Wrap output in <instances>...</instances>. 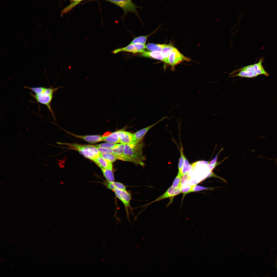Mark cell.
<instances>
[{
    "mask_svg": "<svg viewBox=\"0 0 277 277\" xmlns=\"http://www.w3.org/2000/svg\"><path fill=\"white\" fill-rule=\"evenodd\" d=\"M25 88L31 90L34 93H31L30 94L36 102L45 105L51 114L54 120H55L54 113L51 106L54 94L62 87L56 88L43 87H29Z\"/></svg>",
    "mask_w": 277,
    "mask_h": 277,
    "instance_id": "1",
    "label": "cell"
},
{
    "mask_svg": "<svg viewBox=\"0 0 277 277\" xmlns=\"http://www.w3.org/2000/svg\"><path fill=\"white\" fill-rule=\"evenodd\" d=\"M143 144L140 141L125 144L123 154L120 160L144 165L145 158L142 153Z\"/></svg>",
    "mask_w": 277,
    "mask_h": 277,
    "instance_id": "2",
    "label": "cell"
},
{
    "mask_svg": "<svg viewBox=\"0 0 277 277\" xmlns=\"http://www.w3.org/2000/svg\"><path fill=\"white\" fill-rule=\"evenodd\" d=\"M263 58H261L257 63L245 66L232 72L230 77H240L251 78L260 75L268 76L269 74L263 68L262 65Z\"/></svg>",
    "mask_w": 277,
    "mask_h": 277,
    "instance_id": "3",
    "label": "cell"
},
{
    "mask_svg": "<svg viewBox=\"0 0 277 277\" xmlns=\"http://www.w3.org/2000/svg\"><path fill=\"white\" fill-rule=\"evenodd\" d=\"M57 143L58 144L67 145L70 149L78 151L85 157L92 160L98 157L100 155V153L95 145L64 144L58 142Z\"/></svg>",
    "mask_w": 277,
    "mask_h": 277,
    "instance_id": "4",
    "label": "cell"
},
{
    "mask_svg": "<svg viewBox=\"0 0 277 277\" xmlns=\"http://www.w3.org/2000/svg\"><path fill=\"white\" fill-rule=\"evenodd\" d=\"M114 4L121 8L123 10L124 14L128 12H133L137 14L136 9L137 7L131 0H103Z\"/></svg>",
    "mask_w": 277,
    "mask_h": 277,
    "instance_id": "5",
    "label": "cell"
},
{
    "mask_svg": "<svg viewBox=\"0 0 277 277\" xmlns=\"http://www.w3.org/2000/svg\"><path fill=\"white\" fill-rule=\"evenodd\" d=\"M190 61V59L185 57L175 48L168 57V64L171 66V70L174 72L176 65L184 61Z\"/></svg>",
    "mask_w": 277,
    "mask_h": 277,
    "instance_id": "6",
    "label": "cell"
},
{
    "mask_svg": "<svg viewBox=\"0 0 277 277\" xmlns=\"http://www.w3.org/2000/svg\"><path fill=\"white\" fill-rule=\"evenodd\" d=\"M116 197L123 204L127 215L129 214L128 209H130V202L131 199V193L126 190L115 189L113 191Z\"/></svg>",
    "mask_w": 277,
    "mask_h": 277,
    "instance_id": "7",
    "label": "cell"
},
{
    "mask_svg": "<svg viewBox=\"0 0 277 277\" xmlns=\"http://www.w3.org/2000/svg\"><path fill=\"white\" fill-rule=\"evenodd\" d=\"M145 45L140 44H130L126 47L117 48L112 52L116 54L120 52H127L133 53H142L145 51Z\"/></svg>",
    "mask_w": 277,
    "mask_h": 277,
    "instance_id": "8",
    "label": "cell"
},
{
    "mask_svg": "<svg viewBox=\"0 0 277 277\" xmlns=\"http://www.w3.org/2000/svg\"><path fill=\"white\" fill-rule=\"evenodd\" d=\"M181 193L180 187L173 188L171 186L162 195L152 202L147 204V206L155 202L158 201L169 197H174Z\"/></svg>",
    "mask_w": 277,
    "mask_h": 277,
    "instance_id": "9",
    "label": "cell"
},
{
    "mask_svg": "<svg viewBox=\"0 0 277 277\" xmlns=\"http://www.w3.org/2000/svg\"><path fill=\"white\" fill-rule=\"evenodd\" d=\"M165 118H169L166 116H164L155 123L141 129L134 133V142L140 141L149 130Z\"/></svg>",
    "mask_w": 277,
    "mask_h": 277,
    "instance_id": "10",
    "label": "cell"
},
{
    "mask_svg": "<svg viewBox=\"0 0 277 277\" xmlns=\"http://www.w3.org/2000/svg\"><path fill=\"white\" fill-rule=\"evenodd\" d=\"M134 142V134L123 130H120V143L125 144Z\"/></svg>",
    "mask_w": 277,
    "mask_h": 277,
    "instance_id": "11",
    "label": "cell"
},
{
    "mask_svg": "<svg viewBox=\"0 0 277 277\" xmlns=\"http://www.w3.org/2000/svg\"><path fill=\"white\" fill-rule=\"evenodd\" d=\"M75 137L82 139L90 143L94 144L100 141H103V137L98 135H80L70 133Z\"/></svg>",
    "mask_w": 277,
    "mask_h": 277,
    "instance_id": "12",
    "label": "cell"
},
{
    "mask_svg": "<svg viewBox=\"0 0 277 277\" xmlns=\"http://www.w3.org/2000/svg\"><path fill=\"white\" fill-rule=\"evenodd\" d=\"M93 161L100 167L112 170L113 165L111 162L104 159L100 155Z\"/></svg>",
    "mask_w": 277,
    "mask_h": 277,
    "instance_id": "13",
    "label": "cell"
},
{
    "mask_svg": "<svg viewBox=\"0 0 277 277\" xmlns=\"http://www.w3.org/2000/svg\"><path fill=\"white\" fill-rule=\"evenodd\" d=\"M107 188L112 191L115 189L126 190V186L123 183L118 182H109L107 181L104 182Z\"/></svg>",
    "mask_w": 277,
    "mask_h": 277,
    "instance_id": "14",
    "label": "cell"
},
{
    "mask_svg": "<svg viewBox=\"0 0 277 277\" xmlns=\"http://www.w3.org/2000/svg\"><path fill=\"white\" fill-rule=\"evenodd\" d=\"M141 55L144 57L151 58L164 61V59L161 52L145 51Z\"/></svg>",
    "mask_w": 277,
    "mask_h": 277,
    "instance_id": "15",
    "label": "cell"
},
{
    "mask_svg": "<svg viewBox=\"0 0 277 277\" xmlns=\"http://www.w3.org/2000/svg\"><path fill=\"white\" fill-rule=\"evenodd\" d=\"M103 141L107 142L116 143H120V130L103 137Z\"/></svg>",
    "mask_w": 277,
    "mask_h": 277,
    "instance_id": "16",
    "label": "cell"
},
{
    "mask_svg": "<svg viewBox=\"0 0 277 277\" xmlns=\"http://www.w3.org/2000/svg\"><path fill=\"white\" fill-rule=\"evenodd\" d=\"M175 48L173 46L171 45L165 44L161 51L164 59V63L168 64V57Z\"/></svg>",
    "mask_w": 277,
    "mask_h": 277,
    "instance_id": "17",
    "label": "cell"
},
{
    "mask_svg": "<svg viewBox=\"0 0 277 277\" xmlns=\"http://www.w3.org/2000/svg\"><path fill=\"white\" fill-rule=\"evenodd\" d=\"M107 181L113 182L114 181V177L112 170L100 168Z\"/></svg>",
    "mask_w": 277,
    "mask_h": 277,
    "instance_id": "18",
    "label": "cell"
},
{
    "mask_svg": "<svg viewBox=\"0 0 277 277\" xmlns=\"http://www.w3.org/2000/svg\"><path fill=\"white\" fill-rule=\"evenodd\" d=\"M125 145L123 144H120L117 147L112 149V154L116 156L117 159L120 160L123 155Z\"/></svg>",
    "mask_w": 277,
    "mask_h": 277,
    "instance_id": "19",
    "label": "cell"
},
{
    "mask_svg": "<svg viewBox=\"0 0 277 277\" xmlns=\"http://www.w3.org/2000/svg\"><path fill=\"white\" fill-rule=\"evenodd\" d=\"M164 45L149 43L146 45V48L152 51L161 52Z\"/></svg>",
    "mask_w": 277,
    "mask_h": 277,
    "instance_id": "20",
    "label": "cell"
},
{
    "mask_svg": "<svg viewBox=\"0 0 277 277\" xmlns=\"http://www.w3.org/2000/svg\"><path fill=\"white\" fill-rule=\"evenodd\" d=\"M149 35L140 36L135 38L130 44H140L145 45Z\"/></svg>",
    "mask_w": 277,
    "mask_h": 277,
    "instance_id": "21",
    "label": "cell"
},
{
    "mask_svg": "<svg viewBox=\"0 0 277 277\" xmlns=\"http://www.w3.org/2000/svg\"><path fill=\"white\" fill-rule=\"evenodd\" d=\"M180 150V156L179 158L178 163V168L179 172L183 175L182 174V169L183 167L184 158L185 156L184 155L183 153V148L181 146Z\"/></svg>",
    "mask_w": 277,
    "mask_h": 277,
    "instance_id": "22",
    "label": "cell"
},
{
    "mask_svg": "<svg viewBox=\"0 0 277 277\" xmlns=\"http://www.w3.org/2000/svg\"><path fill=\"white\" fill-rule=\"evenodd\" d=\"M181 174L178 172L171 186L173 188L181 187V179L182 176Z\"/></svg>",
    "mask_w": 277,
    "mask_h": 277,
    "instance_id": "23",
    "label": "cell"
},
{
    "mask_svg": "<svg viewBox=\"0 0 277 277\" xmlns=\"http://www.w3.org/2000/svg\"><path fill=\"white\" fill-rule=\"evenodd\" d=\"M119 144L107 142L95 145L96 147L113 149L117 147Z\"/></svg>",
    "mask_w": 277,
    "mask_h": 277,
    "instance_id": "24",
    "label": "cell"
},
{
    "mask_svg": "<svg viewBox=\"0 0 277 277\" xmlns=\"http://www.w3.org/2000/svg\"><path fill=\"white\" fill-rule=\"evenodd\" d=\"M192 168V165L190 164L188 160L185 156L184 164L182 169V174H184L190 171Z\"/></svg>",
    "mask_w": 277,
    "mask_h": 277,
    "instance_id": "25",
    "label": "cell"
},
{
    "mask_svg": "<svg viewBox=\"0 0 277 277\" xmlns=\"http://www.w3.org/2000/svg\"><path fill=\"white\" fill-rule=\"evenodd\" d=\"M100 155L104 159L112 163L117 159L116 156L112 153L100 154Z\"/></svg>",
    "mask_w": 277,
    "mask_h": 277,
    "instance_id": "26",
    "label": "cell"
},
{
    "mask_svg": "<svg viewBox=\"0 0 277 277\" xmlns=\"http://www.w3.org/2000/svg\"><path fill=\"white\" fill-rule=\"evenodd\" d=\"M190 178L188 172L184 174L182 176L181 179V186H184V184L186 185L185 186L189 185L188 182Z\"/></svg>",
    "mask_w": 277,
    "mask_h": 277,
    "instance_id": "27",
    "label": "cell"
},
{
    "mask_svg": "<svg viewBox=\"0 0 277 277\" xmlns=\"http://www.w3.org/2000/svg\"><path fill=\"white\" fill-rule=\"evenodd\" d=\"M210 189L207 188L202 187L196 185L191 186L190 193L192 192L204 190H208Z\"/></svg>",
    "mask_w": 277,
    "mask_h": 277,
    "instance_id": "28",
    "label": "cell"
},
{
    "mask_svg": "<svg viewBox=\"0 0 277 277\" xmlns=\"http://www.w3.org/2000/svg\"><path fill=\"white\" fill-rule=\"evenodd\" d=\"M96 147L100 154H103L113 153L112 150V149H109L100 147Z\"/></svg>",
    "mask_w": 277,
    "mask_h": 277,
    "instance_id": "29",
    "label": "cell"
},
{
    "mask_svg": "<svg viewBox=\"0 0 277 277\" xmlns=\"http://www.w3.org/2000/svg\"><path fill=\"white\" fill-rule=\"evenodd\" d=\"M73 1L74 3H73L72 4H71L69 6L67 7L66 8H65L63 12V13H64L67 12L68 11H69L70 9L72 8L73 7L76 5L77 4H78L79 2L82 1V0H72Z\"/></svg>",
    "mask_w": 277,
    "mask_h": 277,
    "instance_id": "30",
    "label": "cell"
},
{
    "mask_svg": "<svg viewBox=\"0 0 277 277\" xmlns=\"http://www.w3.org/2000/svg\"><path fill=\"white\" fill-rule=\"evenodd\" d=\"M276 163H277V160H276Z\"/></svg>",
    "mask_w": 277,
    "mask_h": 277,
    "instance_id": "31",
    "label": "cell"
},
{
    "mask_svg": "<svg viewBox=\"0 0 277 277\" xmlns=\"http://www.w3.org/2000/svg\"></svg>",
    "mask_w": 277,
    "mask_h": 277,
    "instance_id": "32",
    "label": "cell"
}]
</instances>
